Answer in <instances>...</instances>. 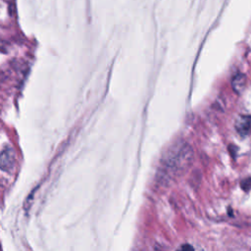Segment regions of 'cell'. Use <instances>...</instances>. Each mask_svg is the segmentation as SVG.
<instances>
[{
	"mask_svg": "<svg viewBox=\"0 0 251 251\" xmlns=\"http://www.w3.org/2000/svg\"><path fill=\"white\" fill-rule=\"evenodd\" d=\"M16 164V155L12 148H5L0 152V170L10 172Z\"/></svg>",
	"mask_w": 251,
	"mask_h": 251,
	"instance_id": "obj_1",
	"label": "cell"
},
{
	"mask_svg": "<svg viewBox=\"0 0 251 251\" xmlns=\"http://www.w3.org/2000/svg\"><path fill=\"white\" fill-rule=\"evenodd\" d=\"M235 127L237 131L242 135L249 133L251 130V117H248V116L240 117L235 124Z\"/></svg>",
	"mask_w": 251,
	"mask_h": 251,
	"instance_id": "obj_2",
	"label": "cell"
},
{
	"mask_svg": "<svg viewBox=\"0 0 251 251\" xmlns=\"http://www.w3.org/2000/svg\"><path fill=\"white\" fill-rule=\"evenodd\" d=\"M246 83H247V78L243 74H236L235 75H233L231 79L232 89L237 93H240L244 90Z\"/></svg>",
	"mask_w": 251,
	"mask_h": 251,
	"instance_id": "obj_3",
	"label": "cell"
},
{
	"mask_svg": "<svg viewBox=\"0 0 251 251\" xmlns=\"http://www.w3.org/2000/svg\"><path fill=\"white\" fill-rule=\"evenodd\" d=\"M34 191H35V190H33V192L30 193V194L28 195V197H27V198L25 199V201L24 207H25V211H28V209H29V207H30V204H31V201H30V200H32V198H33V193H34Z\"/></svg>",
	"mask_w": 251,
	"mask_h": 251,
	"instance_id": "obj_4",
	"label": "cell"
},
{
	"mask_svg": "<svg viewBox=\"0 0 251 251\" xmlns=\"http://www.w3.org/2000/svg\"><path fill=\"white\" fill-rule=\"evenodd\" d=\"M176 251H193V247L191 246V245H189V244H184V245H182L178 250H176Z\"/></svg>",
	"mask_w": 251,
	"mask_h": 251,
	"instance_id": "obj_5",
	"label": "cell"
}]
</instances>
